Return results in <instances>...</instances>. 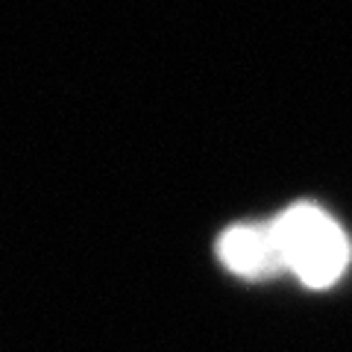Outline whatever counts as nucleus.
Here are the masks:
<instances>
[{
    "mask_svg": "<svg viewBox=\"0 0 352 352\" xmlns=\"http://www.w3.org/2000/svg\"><path fill=\"white\" fill-rule=\"evenodd\" d=\"M217 256L235 276L267 279L285 270L276 229L270 223H238L217 241Z\"/></svg>",
    "mask_w": 352,
    "mask_h": 352,
    "instance_id": "f03ea898",
    "label": "nucleus"
},
{
    "mask_svg": "<svg viewBox=\"0 0 352 352\" xmlns=\"http://www.w3.org/2000/svg\"><path fill=\"white\" fill-rule=\"evenodd\" d=\"M285 270L305 288H329L349 267L352 247L338 220L314 203H296L273 220Z\"/></svg>",
    "mask_w": 352,
    "mask_h": 352,
    "instance_id": "f257e3e1",
    "label": "nucleus"
}]
</instances>
